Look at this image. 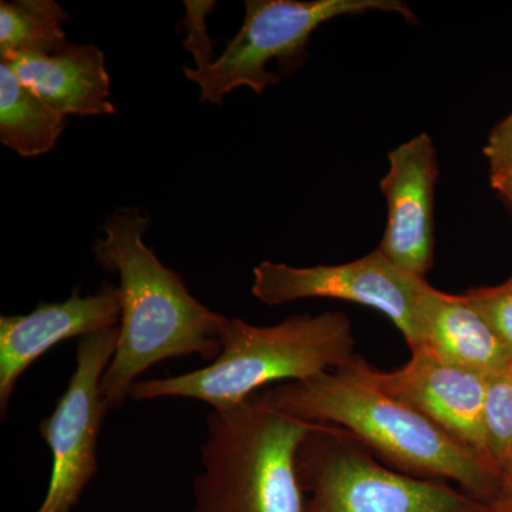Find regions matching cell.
I'll list each match as a JSON object with an SVG mask.
<instances>
[{"mask_svg":"<svg viewBox=\"0 0 512 512\" xmlns=\"http://www.w3.org/2000/svg\"><path fill=\"white\" fill-rule=\"evenodd\" d=\"M150 218L138 208H120L101 225L93 244L103 271L119 276L120 335L101 394L110 410L121 409L138 376L150 367L190 355L217 359L228 318L202 305L183 278L147 247Z\"/></svg>","mask_w":512,"mask_h":512,"instance_id":"cell-1","label":"cell"},{"mask_svg":"<svg viewBox=\"0 0 512 512\" xmlns=\"http://www.w3.org/2000/svg\"><path fill=\"white\" fill-rule=\"evenodd\" d=\"M370 369L356 356L340 369L279 384L261 396L295 419L348 431L393 470L453 481L480 503H490L503 485L500 477L426 417L384 392Z\"/></svg>","mask_w":512,"mask_h":512,"instance_id":"cell-2","label":"cell"},{"mask_svg":"<svg viewBox=\"0 0 512 512\" xmlns=\"http://www.w3.org/2000/svg\"><path fill=\"white\" fill-rule=\"evenodd\" d=\"M221 352L210 365L185 375L144 380L131 387L130 399L184 397L229 409L269 383L301 382L355 359V336L345 313L293 315L272 326L229 319Z\"/></svg>","mask_w":512,"mask_h":512,"instance_id":"cell-3","label":"cell"},{"mask_svg":"<svg viewBox=\"0 0 512 512\" xmlns=\"http://www.w3.org/2000/svg\"><path fill=\"white\" fill-rule=\"evenodd\" d=\"M316 426L275 409L258 393L211 410L191 512H303L296 453Z\"/></svg>","mask_w":512,"mask_h":512,"instance_id":"cell-4","label":"cell"},{"mask_svg":"<svg viewBox=\"0 0 512 512\" xmlns=\"http://www.w3.org/2000/svg\"><path fill=\"white\" fill-rule=\"evenodd\" d=\"M303 512H481L484 503L439 480L376 460L348 431L318 424L296 453Z\"/></svg>","mask_w":512,"mask_h":512,"instance_id":"cell-5","label":"cell"},{"mask_svg":"<svg viewBox=\"0 0 512 512\" xmlns=\"http://www.w3.org/2000/svg\"><path fill=\"white\" fill-rule=\"evenodd\" d=\"M366 12H397L417 22L409 6L400 0H247L244 23L222 55L200 69L184 67L183 72L200 87L202 101L218 106L239 87L262 94L282 79L266 70L272 60L301 62L312 33L320 25Z\"/></svg>","mask_w":512,"mask_h":512,"instance_id":"cell-6","label":"cell"},{"mask_svg":"<svg viewBox=\"0 0 512 512\" xmlns=\"http://www.w3.org/2000/svg\"><path fill=\"white\" fill-rule=\"evenodd\" d=\"M119 335L116 326L79 340L66 392L55 412L40 421L39 434L52 453V474L36 512H72L99 474L101 424L110 410L101 394V380L116 353Z\"/></svg>","mask_w":512,"mask_h":512,"instance_id":"cell-7","label":"cell"},{"mask_svg":"<svg viewBox=\"0 0 512 512\" xmlns=\"http://www.w3.org/2000/svg\"><path fill=\"white\" fill-rule=\"evenodd\" d=\"M429 282L394 265L376 249L340 265L293 268L262 262L254 268L252 295L265 305L308 298L340 299L369 306L392 320L412 353L421 349V298Z\"/></svg>","mask_w":512,"mask_h":512,"instance_id":"cell-8","label":"cell"},{"mask_svg":"<svg viewBox=\"0 0 512 512\" xmlns=\"http://www.w3.org/2000/svg\"><path fill=\"white\" fill-rule=\"evenodd\" d=\"M370 373L384 392L426 417L497 474L485 434L488 376L447 365L423 350L412 353L399 369L380 372L372 367Z\"/></svg>","mask_w":512,"mask_h":512,"instance_id":"cell-9","label":"cell"},{"mask_svg":"<svg viewBox=\"0 0 512 512\" xmlns=\"http://www.w3.org/2000/svg\"><path fill=\"white\" fill-rule=\"evenodd\" d=\"M389 164L380 181L389 215L377 249L403 271L426 279L433 264L434 187L439 177L433 140L419 134L390 151Z\"/></svg>","mask_w":512,"mask_h":512,"instance_id":"cell-10","label":"cell"},{"mask_svg":"<svg viewBox=\"0 0 512 512\" xmlns=\"http://www.w3.org/2000/svg\"><path fill=\"white\" fill-rule=\"evenodd\" d=\"M119 286L103 282L92 295L74 291L66 301L40 302L28 315L0 318V416H8L20 376L57 343L120 325Z\"/></svg>","mask_w":512,"mask_h":512,"instance_id":"cell-11","label":"cell"},{"mask_svg":"<svg viewBox=\"0 0 512 512\" xmlns=\"http://www.w3.org/2000/svg\"><path fill=\"white\" fill-rule=\"evenodd\" d=\"M20 82L63 116L116 113L104 53L94 45L67 42L50 55L3 57Z\"/></svg>","mask_w":512,"mask_h":512,"instance_id":"cell-12","label":"cell"},{"mask_svg":"<svg viewBox=\"0 0 512 512\" xmlns=\"http://www.w3.org/2000/svg\"><path fill=\"white\" fill-rule=\"evenodd\" d=\"M421 338L419 352L478 375H497L512 365L503 342L464 293L450 295L427 285L421 298Z\"/></svg>","mask_w":512,"mask_h":512,"instance_id":"cell-13","label":"cell"},{"mask_svg":"<svg viewBox=\"0 0 512 512\" xmlns=\"http://www.w3.org/2000/svg\"><path fill=\"white\" fill-rule=\"evenodd\" d=\"M66 116L47 106L0 62V141L22 157H39L55 148Z\"/></svg>","mask_w":512,"mask_h":512,"instance_id":"cell-14","label":"cell"},{"mask_svg":"<svg viewBox=\"0 0 512 512\" xmlns=\"http://www.w3.org/2000/svg\"><path fill=\"white\" fill-rule=\"evenodd\" d=\"M66 10L55 0L0 2V56L50 55L66 45Z\"/></svg>","mask_w":512,"mask_h":512,"instance_id":"cell-15","label":"cell"},{"mask_svg":"<svg viewBox=\"0 0 512 512\" xmlns=\"http://www.w3.org/2000/svg\"><path fill=\"white\" fill-rule=\"evenodd\" d=\"M485 434L501 483L512 481V365L488 376Z\"/></svg>","mask_w":512,"mask_h":512,"instance_id":"cell-16","label":"cell"},{"mask_svg":"<svg viewBox=\"0 0 512 512\" xmlns=\"http://www.w3.org/2000/svg\"><path fill=\"white\" fill-rule=\"evenodd\" d=\"M464 296L487 320L512 357V276L504 284L470 289Z\"/></svg>","mask_w":512,"mask_h":512,"instance_id":"cell-17","label":"cell"},{"mask_svg":"<svg viewBox=\"0 0 512 512\" xmlns=\"http://www.w3.org/2000/svg\"><path fill=\"white\" fill-rule=\"evenodd\" d=\"M185 5L184 25L187 37L184 40V47L194 57L195 67L207 66L212 62L211 56L214 46L207 35L205 19L214 10L217 3L210 0H187Z\"/></svg>","mask_w":512,"mask_h":512,"instance_id":"cell-18","label":"cell"},{"mask_svg":"<svg viewBox=\"0 0 512 512\" xmlns=\"http://www.w3.org/2000/svg\"><path fill=\"white\" fill-rule=\"evenodd\" d=\"M484 156L490 164V178H512V113L491 130Z\"/></svg>","mask_w":512,"mask_h":512,"instance_id":"cell-19","label":"cell"},{"mask_svg":"<svg viewBox=\"0 0 512 512\" xmlns=\"http://www.w3.org/2000/svg\"><path fill=\"white\" fill-rule=\"evenodd\" d=\"M481 512H512V481L501 485L500 491Z\"/></svg>","mask_w":512,"mask_h":512,"instance_id":"cell-20","label":"cell"},{"mask_svg":"<svg viewBox=\"0 0 512 512\" xmlns=\"http://www.w3.org/2000/svg\"><path fill=\"white\" fill-rule=\"evenodd\" d=\"M491 187L512 207V178H490Z\"/></svg>","mask_w":512,"mask_h":512,"instance_id":"cell-21","label":"cell"}]
</instances>
